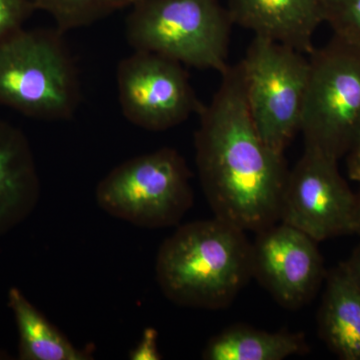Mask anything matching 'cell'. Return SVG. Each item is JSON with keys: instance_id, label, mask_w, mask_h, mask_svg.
<instances>
[{"instance_id": "obj_1", "label": "cell", "mask_w": 360, "mask_h": 360, "mask_svg": "<svg viewBox=\"0 0 360 360\" xmlns=\"http://www.w3.org/2000/svg\"><path fill=\"white\" fill-rule=\"evenodd\" d=\"M220 75L212 101L198 113L196 167L214 217L257 233L279 221L290 170L253 124L240 61Z\"/></svg>"}, {"instance_id": "obj_5", "label": "cell", "mask_w": 360, "mask_h": 360, "mask_svg": "<svg viewBox=\"0 0 360 360\" xmlns=\"http://www.w3.org/2000/svg\"><path fill=\"white\" fill-rule=\"evenodd\" d=\"M307 56L300 132L305 148L340 161L360 131V45L333 35Z\"/></svg>"}, {"instance_id": "obj_2", "label": "cell", "mask_w": 360, "mask_h": 360, "mask_svg": "<svg viewBox=\"0 0 360 360\" xmlns=\"http://www.w3.org/2000/svg\"><path fill=\"white\" fill-rule=\"evenodd\" d=\"M155 272L174 304L224 309L252 278V243L245 231L217 217L189 222L163 241Z\"/></svg>"}, {"instance_id": "obj_4", "label": "cell", "mask_w": 360, "mask_h": 360, "mask_svg": "<svg viewBox=\"0 0 360 360\" xmlns=\"http://www.w3.org/2000/svg\"><path fill=\"white\" fill-rule=\"evenodd\" d=\"M125 20L135 51H148L198 70L224 73L233 23L220 0H136Z\"/></svg>"}, {"instance_id": "obj_6", "label": "cell", "mask_w": 360, "mask_h": 360, "mask_svg": "<svg viewBox=\"0 0 360 360\" xmlns=\"http://www.w3.org/2000/svg\"><path fill=\"white\" fill-rule=\"evenodd\" d=\"M191 174L174 148L135 156L110 170L97 184V205L106 213L142 229L179 224L193 207Z\"/></svg>"}, {"instance_id": "obj_9", "label": "cell", "mask_w": 360, "mask_h": 360, "mask_svg": "<svg viewBox=\"0 0 360 360\" xmlns=\"http://www.w3.org/2000/svg\"><path fill=\"white\" fill-rule=\"evenodd\" d=\"M356 193L338 168V160L305 148L288 172L279 221L317 243L354 233Z\"/></svg>"}, {"instance_id": "obj_16", "label": "cell", "mask_w": 360, "mask_h": 360, "mask_svg": "<svg viewBox=\"0 0 360 360\" xmlns=\"http://www.w3.org/2000/svg\"><path fill=\"white\" fill-rule=\"evenodd\" d=\"M35 11L49 13L56 27L66 32L103 20L129 8L136 0H30Z\"/></svg>"}, {"instance_id": "obj_3", "label": "cell", "mask_w": 360, "mask_h": 360, "mask_svg": "<svg viewBox=\"0 0 360 360\" xmlns=\"http://www.w3.org/2000/svg\"><path fill=\"white\" fill-rule=\"evenodd\" d=\"M63 34L22 28L0 42V106L44 122L73 117L82 84Z\"/></svg>"}, {"instance_id": "obj_15", "label": "cell", "mask_w": 360, "mask_h": 360, "mask_svg": "<svg viewBox=\"0 0 360 360\" xmlns=\"http://www.w3.org/2000/svg\"><path fill=\"white\" fill-rule=\"evenodd\" d=\"M18 336L21 360H90L91 350L80 349L32 304L18 288L8 291Z\"/></svg>"}, {"instance_id": "obj_12", "label": "cell", "mask_w": 360, "mask_h": 360, "mask_svg": "<svg viewBox=\"0 0 360 360\" xmlns=\"http://www.w3.org/2000/svg\"><path fill=\"white\" fill-rule=\"evenodd\" d=\"M40 180L32 146L18 127L0 120V236L35 210Z\"/></svg>"}, {"instance_id": "obj_22", "label": "cell", "mask_w": 360, "mask_h": 360, "mask_svg": "<svg viewBox=\"0 0 360 360\" xmlns=\"http://www.w3.org/2000/svg\"><path fill=\"white\" fill-rule=\"evenodd\" d=\"M354 233L360 236V189L356 193V206H355Z\"/></svg>"}, {"instance_id": "obj_21", "label": "cell", "mask_w": 360, "mask_h": 360, "mask_svg": "<svg viewBox=\"0 0 360 360\" xmlns=\"http://www.w3.org/2000/svg\"><path fill=\"white\" fill-rule=\"evenodd\" d=\"M345 264H347L350 274L360 285V243L356 246L348 260L345 262Z\"/></svg>"}, {"instance_id": "obj_14", "label": "cell", "mask_w": 360, "mask_h": 360, "mask_svg": "<svg viewBox=\"0 0 360 360\" xmlns=\"http://www.w3.org/2000/svg\"><path fill=\"white\" fill-rule=\"evenodd\" d=\"M309 345L302 333L260 330L236 324L208 341L203 350L205 360H283L307 354Z\"/></svg>"}, {"instance_id": "obj_19", "label": "cell", "mask_w": 360, "mask_h": 360, "mask_svg": "<svg viewBox=\"0 0 360 360\" xmlns=\"http://www.w3.org/2000/svg\"><path fill=\"white\" fill-rule=\"evenodd\" d=\"M158 333L153 328L144 329L139 345L131 350L129 359L132 360H160L162 359L158 345Z\"/></svg>"}, {"instance_id": "obj_18", "label": "cell", "mask_w": 360, "mask_h": 360, "mask_svg": "<svg viewBox=\"0 0 360 360\" xmlns=\"http://www.w3.org/2000/svg\"><path fill=\"white\" fill-rule=\"evenodd\" d=\"M34 11L30 0H0V42L25 28Z\"/></svg>"}, {"instance_id": "obj_13", "label": "cell", "mask_w": 360, "mask_h": 360, "mask_svg": "<svg viewBox=\"0 0 360 360\" xmlns=\"http://www.w3.org/2000/svg\"><path fill=\"white\" fill-rule=\"evenodd\" d=\"M319 314V338L342 360H360V285L341 262L326 274Z\"/></svg>"}, {"instance_id": "obj_7", "label": "cell", "mask_w": 360, "mask_h": 360, "mask_svg": "<svg viewBox=\"0 0 360 360\" xmlns=\"http://www.w3.org/2000/svg\"><path fill=\"white\" fill-rule=\"evenodd\" d=\"M240 63L253 124L270 148L284 155L300 130L309 56L255 37Z\"/></svg>"}, {"instance_id": "obj_10", "label": "cell", "mask_w": 360, "mask_h": 360, "mask_svg": "<svg viewBox=\"0 0 360 360\" xmlns=\"http://www.w3.org/2000/svg\"><path fill=\"white\" fill-rule=\"evenodd\" d=\"M317 241L283 222L257 232L252 243V277L279 305L296 310L309 304L326 281Z\"/></svg>"}, {"instance_id": "obj_20", "label": "cell", "mask_w": 360, "mask_h": 360, "mask_svg": "<svg viewBox=\"0 0 360 360\" xmlns=\"http://www.w3.org/2000/svg\"><path fill=\"white\" fill-rule=\"evenodd\" d=\"M345 158H347L348 177L360 184V131L354 146L348 151Z\"/></svg>"}, {"instance_id": "obj_11", "label": "cell", "mask_w": 360, "mask_h": 360, "mask_svg": "<svg viewBox=\"0 0 360 360\" xmlns=\"http://www.w3.org/2000/svg\"><path fill=\"white\" fill-rule=\"evenodd\" d=\"M233 25L309 56L324 23L322 0H227Z\"/></svg>"}, {"instance_id": "obj_17", "label": "cell", "mask_w": 360, "mask_h": 360, "mask_svg": "<svg viewBox=\"0 0 360 360\" xmlns=\"http://www.w3.org/2000/svg\"><path fill=\"white\" fill-rule=\"evenodd\" d=\"M324 23L333 35L360 45V0H322Z\"/></svg>"}, {"instance_id": "obj_23", "label": "cell", "mask_w": 360, "mask_h": 360, "mask_svg": "<svg viewBox=\"0 0 360 360\" xmlns=\"http://www.w3.org/2000/svg\"><path fill=\"white\" fill-rule=\"evenodd\" d=\"M8 355L6 354V352H2V350H0V359H8Z\"/></svg>"}, {"instance_id": "obj_8", "label": "cell", "mask_w": 360, "mask_h": 360, "mask_svg": "<svg viewBox=\"0 0 360 360\" xmlns=\"http://www.w3.org/2000/svg\"><path fill=\"white\" fill-rule=\"evenodd\" d=\"M184 65L148 51H135L116 70L123 116L148 131H165L200 112L201 103Z\"/></svg>"}]
</instances>
